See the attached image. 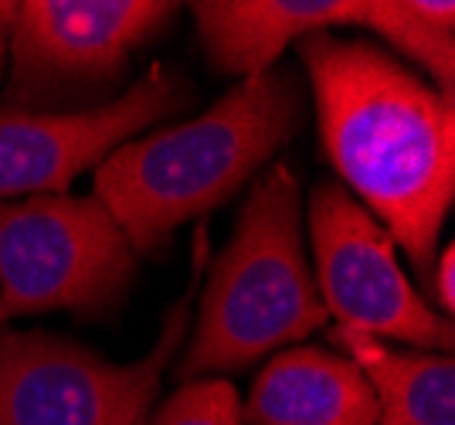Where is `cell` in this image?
Segmentation results:
<instances>
[{
  "mask_svg": "<svg viewBox=\"0 0 455 425\" xmlns=\"http://www.w3.org/2000/svg\"><path fill=\"white\" fill-rule=\"evenodd\" d=\"M177 4L160 0H20L7 4L11 102L18 109L61 89L113 78L123 61L160 35Z\"/></svg>",
  "mask_w": 455,
  "mask_h": 425,
  "instance_id": "cell-7",
  "label": "cell"
},
{
  "mask_svg": "<svg viewBox=\"0 0 455 425\" xmlns=\"http://www.w3.org/2000/svg\"><path fill=\"white\" fill-rule=\"evenodd\" d=\"M323 150L380 229L428 272L455 197V102L367 41L316 31L296 41Z\"/></svg>",
  "mask_w": 455,
  "mask_h": 425,
  "instance_id": "cell-1",
  "label": "cell"
},
{
  "mask_svg": "<svg viewBox=\"0 0 455 425\" xmlns=\"http://www.w3.org/2000/svg\"><path fill=\"white\" fill-rule=\"evenodd\" d=\"M323 324L326 307L303 252L299 180L289 164H275L248 191L235 235L211 266L177 378L184 385L245 371Z\"/></svg>",
  "mask_w": 455,
  "mask_h": 425,
  "instance_id": "cell-3",
  "label": "cell"
},
{
  "mask_svg": "<svg viewBox=\"0 0 455 425\" xmlns=\"http://www.w3.org/2000/svg\"><path fill=\"white\" fill-rule=\"evenodd\" d=\"M201 44L228 76H262L289 41L361 24L363 0H201L190 4Z\"/></svg>",
  "mask_w": 455,
  "mask_h": 425,
  "instance_id": "cell-9",
  "label": "cell"
},
{
  "mask_svg": "<svg viewBox=\"0 0 455 425\" xmlns=\"http://www.w3.org/2000/svg\"><path fill=\"white\" fill-rule=\"evenodd\" d=\"M330 341L367 378L378 425H455V365L449 354L401 350L350 327H333Z\"/></svg>",
  "mask_w": 455,
  "mask_h": 425,
  "instance_id": "cell-11",
  "label": "cell"
},
{
  "mask_svg": "<svg viewBox=\"0 0 455 425\" xmlns=\"http://www.w3.org/2000/svg\"><path fill=\"white\" fill-rule=\"evenodd\" d=\"M455 249L452 245H445L442 255H438V266H435V276H432V293L438 296V307L442 313H452L455 309Z\"/></svg>",
  "mask_w": 455,
  "mask_h": 425,
  "instance_id": "cell-14",
  "label": "cell"
},
{
  "mask_svg": "<svg viewBox=\"0 0 455 425\" xmlns=\"http://www.w3.org/2000/svg\"><path fill=\"white\" fill-rule=\"evenodd\" d=\"M242 422L378 425V402L350 357L323 348H289L255 378Z\"/></svg>",
  "mask_w": 455,
  "mask_h": 425,
  "instance_id": "cell-10",
  "label": "cell"
},
{
  "mask_svg": "<svg viewBox=\"0 0 455 425\" xmlns=\"http://www.w3.org/2000/svg\"><path fill=\"white\" fill-rule=\"evenodd\" d=\"M316 290L337 327L391 337L425 350H452V320L428 307L395 255V238L340 184L309 197Z\"/></svg>",
  "mask_w": 455,
  "mask_h": 425,
  "instance_id": "cell-6",
  "label": "cell"
},
{
  "mask_svg": "<svg viewBox=\"0 0 455 425\" xmlns=\"http://www.w3.org/2000/svg\"><path fill=\"white\" fill-rule=\"evenodd\" d=\"M299 126L292 72L242 78L208 113L123 143L95 171V201L116 218L133 255H160L173 232L225 204Z\"/></svg>",
  "mask_w": 455,
  "mask_h": 425,
  "instance_id": "cell-2",
  "label": "cell"
},
{
  "mask_svg": "<svg viewBox=\"0 0 455 425\" xmlns=\"http://www.w3.org/2000/svg\"><path fill=\"white\" fill-rule=\"evenodd\" d=\"M136 255L95 197L0 201V324L68 309L99 317L123 303Z\"/></svg>",
  "mask_w": 455,
  "mask_h": 425,
  "instance_id": "cell-5",
  "label": "cell"
},
{
  "mask_svg": "<svg viewBox=\"0 0 455 425\" xmlns=\"http://www.w3.org/2000/svg\"><path fill=\"white\" fill-rule=\"evenodd\" d=\"M4 55H7V4H0V76H4Z\"/></svg>",
  "mask_w": 455,
  "mask_h": 425,
  "instance_id": "cell-15",
  "label": "cell"
},
{
  "mask_svg": "<svg viewBox=\"0 0 455 425\" xmlns=\"http://www.w3.org/2000/svg\"><path fill=\"white\" fill-rule=\"evenodd\" d=\"M153 425H245L238 388L225 378L184 381L160 405Z\"/></svg>",
  "mask_w": 455,
  "mask_h": 425,
  "instance_id": "cell-13",
  "label": "cell"
},
{
  "mask_svg": "<svg viewBox=\"0 0 455 425\" xmlns=\"http://www.w3.org/2000/svg\"><path fill=\"white\" fill-rule=\"evenodd\" d=\"M208 266V229L194 232L190 286L164 320L156 348L133 365H109L55 333L0 330V425H147L164 371L190 327V303Z\"/></svg>",
  "mask_w": 455,
  "mask_h": 425,
  "instance_id": "cell-4",
  "label": "cell"
},
{
  "mask_svg": "<svg viewBox=\"0 0 455 425\" xmlns=\"http://www.w3.org/2000/svg\"><path fill=\"white\" fill-rule=\"evenodd\" d=\"M361 28L395 44L404 59L418 61L438 78V92L455 85V4L428 0H374L363 4Z\"/></svg>",
  "mask_w": 455,
  "mask_h": 425,
  "instance_id": "cell-12",
  "label": "cell"
},
{
  "mask_svg": "<svg viewBox=\"0 0 455 425\" xmlns=\"http://www.w3.org/2000/svg\"><path fill=\"white\" fill-rule=\"evenodd\" d=\"M184 102V76L153 65L126 96L95 109H0V201L18 194H61L82 171L99 167L140 130L180 113Z\"/></svg>",
  "mask_w": 455,
  "mask_h": 425,
  "instance_id": "cell-8",
  "label": "cell"
}]
</instances>
